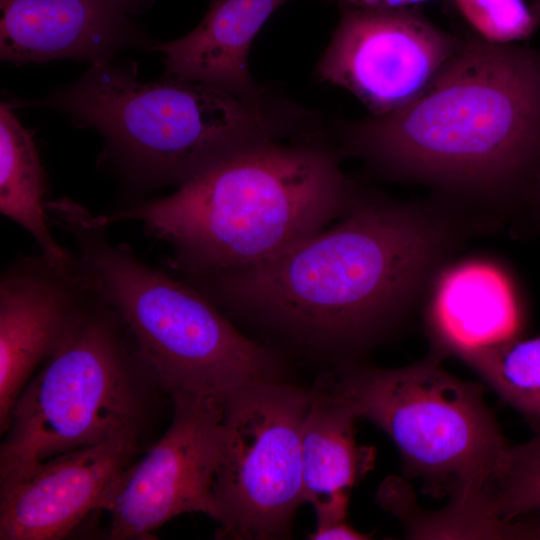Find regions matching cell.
Returning a JSON list of instances; mask_svg holds the SVG:
<instances>
[{
  "instance_id": "1",
  "label": "cell",
  "mask_w": 540,
  "mask_h": 540,
  "mask_svg": "<svg viewBox=\"0 0 540 540\" xmlns=\"http://www.w3.org/2000/svg\"><path fill=\"white\" fill-rule=\"evenodd\" d=\"M450 212L357 190L333 226L265 260L187 281L293 340L357 348L397 324L445 265L459 238Z\"/></svg>"
},
{
  "instance_id": "16",
  "label": "cell",
  "mask_w": 540,
  "mask_h": 540,
  "mask_svg": "<svg viewBox=\"0 0 540 540\" xmlns=\"http://www.w3.org/2000/svg\"><path fill=\"white\" fill-rule=\"evenodd\" d=\"M357 419L329 388L310 393L301 431L304 502L350 493L373 468L375 449L357 443Z\"/></svg>"
},
{
  "instance_id": "14",
  "label": "cell",
  "mask_w": 540,
  "mask_h": 540,
  "mask_svg": "<svg viewBox=\"0 0 540 540\" xmlns=\"http://www.w3.org/2000/svg\"><path fill=\"white\" fill-rule=\"evenodd\" d=\"M428 290L426 327L432 353L441 358L517 336L515 297L494 264L468 260L444 265Z\"/></svg>"
},
{
  "instance_id": "12",
  "label": "cell",
  "mask_w": 540,
  "mask_h": 540,
  "mask_svg": "<svg viewBox=\"0 0 540 540\" xmlns=\"http://www.w3.org/2000/svg\"><path fill=\"white\" fill-rule=\"evenodd\" d=\"M140 438L120 436L48 459L0 485L1 540H60L99 509L117 477L136 460Z\"/></svg>"
},
{
  "instance_id": "8",
  "label": "cell",
  "mask_w": 540,
  "mask_h": 540,
  "mask_svg": "<svg viewBox=\"0 0 540 540\" xmlns=\"http://www.w3.org/2000/svg\"><path fill=\"white\" fill-rule=\"evenodd\" d=\"M310 393L274 381L250 383L222 398L223 445L214 497L219 535L285 536L304 503L301 431Z\"/></svg>"
},
{
  "instance_id": "3",
  "label": "cell",
  "mask_w": 540,
  "mask_h": 540,
  "mask_svg": "<svg viewBox=\"0 0 540 540\" xmlns=\"http://www.w3.org/2000/svg\"><path fill=\"white\" fill-rule=\"evenodd\" d=\"M356 188L328 148L277 137L223 159L172 194L90 220L139 222L172 247L168 264L194 279L270 258L338 220Z\"/></svg>"
},
{
  "instance_id": "20",
  "label": "cell",
  "mask_w": 540,
  "mask_h": 540,
  "mask_svg": "<svg viewBox=\"0 0 540 540\" xmlns=\"http://www.w3.org/2000/svg\"><path fill=\"white\" fill-rule=\"evenodd\" d=\"M474 32L497 44L527 40L540 19L524 0H452Z\"/></svg>"
},
{
  "instance_id": "17",
  "label": "cell",
  "mask_w": 540,
  "mask_h": 540,
  "mask_svg": "<svg viewBox=\"0 0 540 540\" xmlns=\"http://www.w3.org/2000/svg\"><path fill=\"white\" fill-rule=\"evenodd\" d=\"M47 181L32 135L14 116L0 107V212L25 230L40 252L65 259L74 253L61 246L50 229Z\"/></svg>"
},
{
  "instance_id": "13",
  "label": "cell",
  "mask_w": 540,
  "mask_h": 540,
  "mask_svg": "<svg viewBox=\"0 0 540 540\" xmlns=\"http://www.w3.org/2000/svg\"><path fill=\"white\" fill-rule=\"evenodd\" d=\"M147 0H0V55L16 64L71 58L92 63L139 37Z\"/></svg>"
},
{
  "instance_id": "10",
  "label": "cell",
  "mask_w": 540,
  "mask_h": 540,
  "mask_svg": "<svg viewBox=\"0 0 540 540\" xmlns=\"http://www.w3.org/2000/svg\"><path fill=\"white\" fill-rule=\"evenodd\" d=\"M340 6V21L318 62L317 75L351 92L371 116L409 103L461 41L417 7L373 11Z\"/></svg>"
},
{
  "instance_id": "2",
  "label": "cell",
  "mask_w": 540,
  "mask_h": 540,
  "mask_svg": "<svg viewBox=\"0 0 540 540\" xmlns=\"http://www.w3.org/2000/svg\"><path fill=\"white\" fill-rule=\"evenodd\" d=\"M345 149L445 198L496 206L540 192V49L476 33L409 103L347 126Z\"/></svg>"
},
{
  "instance_id": "23",
  "label": "cell",
  "mask_w": 540,
  "mask_h": 540,
  "mask_svg": "<svg viewBox=\"0 0 540 540\" xmlns=\"http://www.w3.org/2000/svg\"><path fill=\"white\" fill-rule=\"evenodd\" d=\"M530 7L540 19V0H532Z\"/></svg>"
},
{
  "instance_id": "4",
  "label": "cell",
  "mask_w": 540,
  "mask_h": 540,
  "mask_svg": "<svg viewBox=\"0 0 540 540\" xmlns=\"http://www.w3.org/2000/svg\"><path fill=\"white\" fill-rule=\"evenodd\" d=\"M91 289L119 316L145 369L170 395L225 397L241 386L278 380L275 355L251 340L194 285L142 261L108 237L90 211L70 198L49 201Z\"/></svg>"
},
{
  "instance_id": "21",
  "label": "cell",
  "mask_w": 540,
  "mask_h": 540,
  "mask_svg": "<svg viewBox=\"0 0 540 540\" xmlns=\"http://www.w3.org/2000/svg\"><path fill=\"white\" fill-rule=\"evenodd\" d=\"M350 493H336L329 497L317 500L312 505L316 512L317 525L310 534V539H350L359 540L369 538L355 530L346 521Z\"/></svg>"
},
{
  "instance_id": "18",
  "label": "cell",
  "mask_w": 540,
  "mask_h": 540,
  "mask_svg": "<svg viewBox=\"0 0 540 540\" xmlns=\"http://www.w3.org/2000/svg\"><path fill=\"white\" fill-rule=\"evenodd\" d=\"M461 359L497 395L540 430V336L464 348Z\"/></svg>"
},
{
  "instance_id": "7",
  "label": "cell",
  "mask_w": 540,
  "mask_h": 540,
  "mask_svg": "<svg viewBox=\"0 0 540 540\" xmlns=\"http://www.w3.org/2000/svg\"><path fill=\"white\" fill-rule=\"evenodd\" d=\"M124 331L94 292L79 323L12 407L0 445V485L60 454L115 437L140 438L149 408L144 382L152 376Z\"/></svg>"
},
{
  "instance_id": "9",
  "label": "cell",
  "mask_w": 540,
  "mask_h": 540,
  "mask_svg": "<svg viewBox=\"0 0 540 540\" xmlns=\"http://www.w3.org/2000/svg\"><path fill=\"white\" fill-rule=\"evenodd\" d=\"M162 437L113 482L99 509L109 538L152 539L172 518L200 512L219 522L214 486L223 445L222 398L176 393Z\"/></svg>"
},
{
  "instance_id": "22",
  "label": "cell",
  "mask_w": 540,
  "mask_h": 540,
  "mask_svg": "<svg viewBox=\"0 0 540 540\" xmlns=\"http://www.w3.org/2000/svg\"><path fill=\"white\" fill-rule=\"evenodd\" d=\"M340 5L373 11H390L417 7L432 0H336Z\"/></svg>"
},
{
  "instance_id": "15",
  "label": "cell",
  "mask_w": 540,
  "mask_h": 540,
  "mask_svg": "<svg viewBox=\"0 0 540 540\" xmlns=\"http://www.w3.org/2000/svg\"><path fill=\"white\" fill-rule=\"evenodd\" d=\"M288 0H212L198 26L184 37L156 44L166 76L198 81L248 99H262L248 67L250 46L269 17Z\"/></svg>"
},
{
  "instance_id": "5",
  "label": "cell",
  "mask_w": 540,
  "mask_h": 540,
  "mask_svg": "<svg viewBox=\"0 0 540 540\" xmlns=\"http://www.w3.org/2000/svg\"><path fill=\"white\" fill-rule=\"evenodd\" d=\"M9 105L61 110L100 131L136 175L178 187L278 132L262 99L168 76L143 83L109 61L93 63L75 84L45 99Z\"/></svg>"
},
{
  "instance_id": "24",
  "label": "cell",
  "mask_w": 540,
  "mask_h": 540,
  "mask_svg": "<svg viewBox=\"0 0 540 540\" xmlns=\"http://www.w3.org/2000/svg\"><path fill=\"white\" fill-rule=\"evenodd\" d=\"M536 539H540V532L537 534Z\"/></svg>"
},
{
  "instance_id": "19",
  "label": "cell",
  "mask_w": 540,
  "mask_h": 540,
  "mask_svg": "<svg viewBox=\"0 0 540 540\" xmlns=\"http://www.w3.org/2000/svg\"><path fill=\"white\" fill-rule=\"evenodd\" d=\"M488 518L504 538L536 539L540 532V430L531 440L510 445L503 468L485 502Z\"/></svg>"
},
{
  "instance_id": "6",
  "label": "cell",
  "mask_w": 540,
  "mask_h": 540,
  "mask_svg": "<svg viewBox=\"0 0 540 540\" xmlns=\"http://www.w3.org/2000/svg\"><path fill=\"white\" fill-rule=\"evenodd\" d=\"M442 359L431 353L401 368H348L329 390L390 437L407 475L420 478L427 493L449 498V514L480 524L510 444L483 389L448 373Z\"/></svg>"
},
{
  "instance_id": "11",
  "label": "cell",
  "mask_w": 540,
  "mask_h": 540,
  "mask_svg": "<svg viewBox=\"0 0 540 540\" xmlns=\"http://www.w3.org/2000/svg\"><path fill=\"white\" fill-rule=\"evenodd\" d=\"M93 296L77 253L22 256L1 272V433L25 385L65 342Z\"/></svg>"
},
{
  "instance_id": "25",
  "label": "cell",
  "mask_w": 540,
  "mask_h": 540,
  "mask_svg": "<svg viewBox=\"0 0 540 540\" xmlns=\"http://www.w3.org/2000/svg\"><path fill=\"white\" fill-rule=\"evenodd\" d=\"M537 199H538V200L540 201V194H539V196H538V198H537Z\"/></svg>"
}]
</instances>
